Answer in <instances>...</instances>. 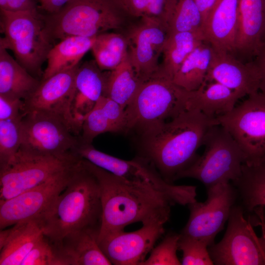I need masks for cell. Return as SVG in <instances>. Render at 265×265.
Here are the masks:
<instances>
[{
    "label": "cell",
    "instance_id": "6da1fadb",
    "mask_svg": "<svg viewBox=\"0 0 265 265\" xmlns=\"http://www.w3.org/2000/svg\"><path fill=\"white\" fill-rule=\"evenodd\" d=\"M218 125L196 109H186L169 120L149 128L139 135V157L152 164L168 183L180 175L198 158L196 152L210 129Z\"/></svg>",
    "mask_w": 265,
    "mask_h": 265
},
{
    "label": "cell",
    "instance_id": "7a4b0ae2",
    "mask_svg": "<svg viewBox=\"0 0 265 265\" xmlns=\"http://www.w3.org/2000/svg\"><path fill=\"white\" fill-rule=\"evenodd\" d=\"M96 177L100 188L102 221L98 239L124 230L131 224L158 223L169 220L171 207L168 197L152 188L127 181L82 159Z\"/></svg>",
    "mask_w": 265,
    "mask_h": 265
},
{
    "label": "cell",
    "instance_id": "3957f363",
    "mask_svg": "<svg viewBox=\"0 0 265 265\" xmlns=\"http://www.w3.org/2000/svg\"><path fill=\"white\" fill-rule=\"evenodd\" d=\"M43 233L52 239L86 228H101L102 206L98 181L81 158L49 212L40 219Z\"/></svg>",
    "mask_w": 265,
    "mask_h": 265
},
{
    "label": "cell",
    "instance_id": "277c9868",
    "mask_svg": "<svg viewBox=\"0 0 265 265\" xmlns=\"http://www.w3.org/2000/svg\"><path fill=\"white\" fill-rule=\"evenodd\" d=\"M43 15L53 42L70 36L92 37L118 29L128 17L114 0H75L56 13Z\"/></svg>",
    "mask_w": 265,
    "mask_h": 265
},
{
    "label": "cell",
    "instance_id": "5b68a950",
    "mask_svg": "<svg viewBox=\"0 0 265 265\" xmlns=\"http://www.w3.org/2000/svg\"><path fill=\"white\" fill-rule=\"evenodd\" d=\"M0 45L11 50L16 60L35 77H41L43 64L53 47L43 15L36 11L10 12L0 9Z\"/></svg>",
    "mask_w": 265,
    "mask_h": 265
},
{
    "label": "cell",
    "instance_id": "8992f818",
    "mask_svg": "<svg viewBox=\"0 0 265 265\" xmlns=\"http://www.w3.org/2000/svg\"><path fill=\"white\" fill-rule=\"evenodd\" d=\"M187 91L159 72L143 81L125 108V133L138 134L186 109Z\"/></svg>",
    "mask_w": 265,
    "mask_h": 265
},
{
    "label": "cell",
    "instance_id": "52a82bcc",
    "mask_svg": "<svg viewBox=\"0 0 265 265\" xmlns=\"http://www.w3.org/2000/svg\"><path fill=\"white\" fill-rule=\"evenodd\" d=\"M203 154L180 176L202 183L206 187L230 183L240 175L245 156L228 132L220 125L212 127L206 136Z\"/></svg>",
    "mask_w": 265,
    "mask_h": 265
},
{
    "label": "cell",
    "instance_id": "ba28073f",
    "mask_svg": "<svg viewBox=\"0 0 265 265\" xmlns=\"http://www.w3.org/2000/svg\"><path fill=\"white\" fill-rule=\"evenodd\" d=\"M79 154L82 159L116 176L152 188L168 197L174 205L185 206L196 200V186L168 183L152 164L139 156L130 160L123 159L97 150L92 144L82 145Z\"/></svg>",
    "mask_w": 265,
    "mask_h": 265
},
{
    "label": "cell",
    "instance_id": "9c48e42d",
    "mask_svg": "<svg viewBox=\"0 0 265 265\" xmlns=\"http://www.w3.org/2000/svg\"><path fill=\"white\" fill-rule=\"evenodd\" d=\"M263 212L262 210L257 213L262 226V235L259 237L250 218H245L241 206H233L223 238L209 246L214 264L265 265V217Z\"/></svg>",
    "mask_w": 265,
    "mask_h": 265
},
{
    "label": "cell",
    "instance_id": "30bf717a",
    "mask_svg": "<svg viewBox=\"0 0 265 265\" xmlns=\"http://www.w3.org/2000/svg\"><path fill=\"white\" fill-rule=\"evenodd\" d=\"M81 158L68 159L19 149L0 168V201L16 196L62 173Z\"/></svg>",
    "mask_w": 265,
    "mask_h": 265
},
{
    "label": "cell",
    "instance_id": "8fae6325",
    "mask_svg": "<svg viewBox=\"0 0 265 265\" xmlns=\"http://www.w3.org/2000/svg\"><path fill=\"white\" fill-rule=\"evenodd\" d=\"M247 96L232 110L216 118L243 152L244 163L252 164L265 157V94L259 91Z\"/></svg>",
    "mask_w": 265,
    "mask_h": 265
},
{
    "label": "cell",
    "instance_id": "7c38bea8",
    "mask_svg": "<svg viewBox=\"0 0 265 265\" xmlns=\"http://www.w3.org/2000/svg\"><path fill=\"white\" fill-rule=\"evenodd\" d=\"M20 149L32 153L74 159L80 144V136L75 134L62 121L54 117L36 112L25 114L21 121Z\"/></svg>",
    "mask_w": 265,
    "mask_h": 265
},
{
    "label": "cell",
    "instance_id": "4fadbf2b",
    "mask_svg": "<svg viewBox=\"0 0 265 265\" xmlns=\"http://www.w3.org/2000/svg\"><path fill=\"white\" fill-rule=\"evenodd\" d=\"M207 189V199L204 202L196 200L188 205L189 217L180 234L202 240L210 246L228 220L238 193L230 183Z\"/></svg>",
    "mask_w": 265,
    "mask_h": 265
},
{
    "label": "cell",
    "instance_id": "5bb4252c",
    "mask_svg": "<svg viewBox=\"0 0 265 265\" xmlns=\"http://www.w3.org/2000/svg\"><path fill=\"white\" fill-rule=\"evenodd\" d=\"M78 161L45 183L10 199L0 201V230L20 222L41 219L66 186Z\"/></svg>",
    "mask_w": 265,
    "mask_h": 265
},
{
    "label": "cell",
    "instance_id": "9a60e30c",
    "mask_svg": "<svg viewBox=\"0 0 265 265\" xmlns=\"http://www.w3.org/2000/svg\"><path fill=\"white\" fill-rule=\"evenodd\" d=\"M79 66L41 80L36 90L24 100L25 114L36 112L54 117L80 136V132L72 112L76 91L75 77Z\"/></svg>",
    "mask_w": 265,
    "mask_h": 265
},
{
    "label": "cell",
    "instance_id": "2e32d148",
    "mask_svg": "<svg viewBox=\"0 0 265 265\" xmlns=\"http://www.w3.org/2000/svg\"><path fill=\"white\" fill-rule=\"evenodd\" d=\"M169 34L162 22L157 19L141 18L129 28L125 35L127 53L142 82L159 72V58Z\"/></svg>",
    "mask_w": 265,
    "mask_h": 265
},
{
    "label": "cell",
    "instance_id": "e0dca14e",
    "mask_svg": "<svg viewBox=\"0 0 265 265\" xmlns=\"http://www.w3.org/2000/svg\"><path fill=\"white\" fill-rule=\"evenodd\" d=\"M164 225L145 224L134 231L111 233L99 238V245L112 265H140L164 234Z\"/></svg>",
    "mask_w": 265,
    "mask_h": 265
},
{
    "label": "cell",
    "instance_id": "ac0fdd59",
    "mask_svg": "<svg viewBox=\"0 0 265 265\" xmlns=\"http://www.w3.org/2000/svg\"><path fill=\"white\" fill-rule=\"evenodd\" d=\"M205 80L218 82L242 97L260 91V74L254 60L244 63L231 53L214 49Z\"/></svg>",
    "mask_w": 265,
    "mask_h": 265
},
{
    "label": "cell",
    "instance_id": "d6986e66",
    "mask_svg": "<svg viewBox=\"0 0 265 265\" xmlns=\"http://www.w3.org/2000/svg\"><path fill=\"white\" fill-rule=\"evenodd\" d=\"M265 0H239L235 53L254 58L265 47Z\"/></svg>",
    "mask_w": 265,
    "mask_h": 265
},
{
    "label": "cell",
    "instance_id": "ffe728a7",
    "mask_svg": "<svg viewBox=\"0 0 265 265\" xmlns=\"http://www.w3.org/2000/svg\"><path fill=\"white\" fill-rule=\"evenodd\" d=\"M107 75L108 71L101 70L95 60L86 61L77 69L72 112L80 132L84 117L101 97L106 96Z\"/></svg>",
    "mask_w": 265,
    "mask_h": 265
},
{
    "label": "cell",
    "instance_id": "44dd1931",
    "mask_svg": "<svg viewBox=\"0 0 265 265\" xmlns=\"http://www.w3.org/2000/svg\"><path fill=\"white\" fill-rule=\"evenodd\" d=\"M239 0H219L206 21V42L216 50L235 53Z\"/></svg>",
    "mask_w": 265,
    "mask_h": 265
},
{
    "label": "cell",
    "instance_id": "7402d4cb",
    "mask_svg": "<svg viewBox=\"0 0 265 265\" xmlns=\"http://www.w3.org/2000/svg\"><path fill=\"white\" fill-rule=\"evenodd\" d=\"M100 230L83 228L69 233L56 240L67 265H112L99 246Z\"/></svg>",
    "mask_w": 265,
    "mask_h": 265
},
{
    "label": "cell",
    "instance_id": "603a6c76",
    "mask_svg": "<svg viewBox=\"0 0 265 265\" xmlns=\"http://www.w3.org/2000/svg\"><path fill=\"white\" fill-rule=\"evenodd\" d=\"M0 232V265H21L43 235L40 218L18 222Z\"/></svg>",
    "mask_w": 265,
    "mask_h": 265
},
{
    "label": "cell",
    "instance_id": "cb8c5ba5",
    "mask_svg": "<svg viewBox=\"0 0 265 265\" xmlns=\"http://www.w3.org/2000/svg\"><path fill=\"white\" fill-rule=\"evenodd\" d=\"M242 97L218 82L205 80L197 89L187 91L186 109L198 110L208 117L216 118L232 110Z\"/></svg>",
    "mask_w": 265,
    "mask_h": 265
},
{
    "label": "cell",
    "instance_id": "d4e9b609",
    "mask_svg": "<svg viewBox=\"0 0 265 265\" xmlns=\"http://www.w3.org/2000/svg\"><path fill=\"white\" fill-rule=\"evenodd\" d=\"M40 82L0 45V95L25 100Z\"/></svg>",
    "mask_w": 265,
    "mask_h": 265
},
{
    "label": "cell",
    "instance_id": "484cf974",
    "mask_svg": "<svg viewBox=\"0 0 265 265\" xmlns=\"http://www.w3.org/2000/svg\"><path fill=\"white\" fill-rule=\"evenodd\" d=\"M96 38V36H70L59 41L48 53L41 80L78 67L83 56L91 49Z\"/></svg>",
    "mask_w": 265,
    "mask_h": 265
},
{
    "label": "cell",
    "instance_id": "4316f807",
    "mask_svg": "<svg viewBox=\"0 0 265 265\" xmlns=\"http://www.w3.org/2000/svg\"><path fill=\"white\" fill-rule=\"evenodd\" d=\"M205 41L202 31L178 32L169 34L158 72L172 80L184 60Z\"/></svg>",
    "mask_w": 265,
    "mask_h": 265
},
{
    "label": "cell",
    "instance_id": "83f0119b",
    "mask_svg": "<svg viewBox=\"0 0 265 265\" xmlns=\"http://www.w3.org/2000/svg\"><path fill=\"white\" fill-rule=\"evenodd\" d=\"M243 205L252 212L265 207V157L256 163H243L240 176L233 182Z\"/></svg>",
    "mask_w": 265,
    "mask_h": 265
},
{
    "label": "cell",
    "instance_id": "f1b7e54d",
    "mask_svg": "<svg viewBox=\"0 0 265 265\" xmlns=\"http://www.w3.org/2000/svg\"><path fill=\"white\" fill-rule=\"evenodd\" d=\"M213 48L206 41L196 47L184 60L172 81L188 91L199 88L204 82Z\"/></svg>",
    "mask_w": 265,
    "mask_h": 265
},
{
    "label": "cell",
    "instance_id": "f546056e",
    "mask_svg": "<svg viewBox=\"0 0 265 265\" xmlns=\"http://www.w3.org/2000/svg\"><path fill=\"white\" fill-rule=\"evenodd\" d=\"M162 23L169 34L203 32V20L195 0H167Z\"/></svg>",
    "mask_w": 265,
    "mask_h": 265
},
{
    "label": "cell",
    "instance_id": "4dcf8cb0",
    "mask_svg": "<svg viewBox=\"0 0 265 265\" xmlns=\"http://www.w3.org/2000/svg\"><path fill=\"white\" fill-rule=\"evenodd\" d=\"M141 82L127 53L116 68L108 71L106 96L115 101L125 109L133 99Z\"/></svg>",
    "mask_w": 265,
    "mask_h": 265
},
{
    "label": "cell",
    "instance_id": "1f68e13d",
    "mask_svg": "<svg viewBox=\"0 0 265 265\" xmlns=\"http://www.w3.org/2000/svg\"><path fill=\"white\" fill-rule=\"evenodd\" d=\"M125 35L117 33H103L96 36L91 51L99 68L110 71L116 68L127 54Z\"/></svg>",
    "mask_w": 265,
    "mask_h": 265
},
{
    "label": "cell",
    "instance_id": "d6a6232c",
    "mask_svg": "<svg viewBox=\"0 0 265 265\" xmlns=\"http://www.w3.org/2000/svg\"><path fill=\"white\" fill-rule=\"evenodd\" d=\"M21 265H67L57 242L43 233Z\"/></svg>",
    "mask_w": 265,
    "mask_h": 265
},
{
    "label": "cell",
    "instance_id": "836d02e7",
    "mask_svg": "<svg viewBox=\"0 0 265 265\" xmlns=\"http://www.w3.org/2000/svg\"><path fill=\"white\" fill-rule=\"evenodd\" d=\"M22 119L0 120V168L7 164L20 148Z\"/></svg>",
    "mask_w": 265,
    "mask_h": 265
},
{
    "label": "cell",
    "instance_id": "e575fe53",
    "mask_svg": "<svg viewBox=\"0 0 265 265\" xmlns=\"http://www.w3.org/2000/svg\"><path fill=\"white\" fill-rule=\"evenodd\" d=\"M108 132H114L112 126L102 107L97 101L84 118L80 134V141L83 143L91 144L96 136Z\"/></svg>",
    "mask_w": 265,
    "mask_h": 265
},
{
    "label": "cell",
    "instance_id": "d590c367",
    "mask_svg": "<svg viewBox=\"0 0 265 265\" xmlns=\"http://www.w3.org/2000/svg\"><path fill=\"white\" fill-rule=\"evenodd\" d=\"M180 238V234L171 233L166 235L140 265H182L177 255Z\"/></svg>",
    "mask_w": 265,
    "mask_h": 265
},
{
    "label": "cell",
    "instance_id": "8d00e7d4",
    "mask_svg": "<svg viewBox=\"0 0 265 265\" xmlns=\"http://www.w3.org/2000/svg\"><path fill=\"white\" fill-rule=\"evenodd\" d=\"M167 0H114L128 16L157 19L162 22Z\"/></svg>",
    "mask_w": 265,
    "mask_h": 265
},
{
    "label": "cell",
    "instance_id": "74e56055",
    "mask_svg": "<svg viewBox=\"0 0 265 265\" xmlns=\"http://www.w3.org/2000/svg\"><path fill=\"white\" fill-rule=\"evenodd\" d=\"M208 247V245L202 240L180 234L178 249L183 253L182 265H213Z\"/></svg>",
    "mask_w": 265,
    "mask_h": 265
},
{
    "label": "cell",
    "instance_id": "f35d334b",
    "mask_svg": "<svg viewBox=\"0 0 265 265\" xmlns=\"http://www.w3.org/2000/svg\"><path fill=\"white\" fill-rule=\"evenodd\" d=\"M97 101L107 116L114 132H125V109L119 104L107 96H102Z\"/></svg>",
    "mask_w": 265,
    "mask_h": 265
},
{
    "label": "cell",
    "instance_id": "ab89813d",
    "mask_svg": "<svg viewBox=\"0 0 265 265\" xmlns=\"http://www.w3.org/2000/svg\"><path fill=\"white\" fill-rule=\"evenodd\" d=\"M24 101L0 95V120L23 118Z\"/></svg>",
    "mask_w": 265,
    "mask_h": 265
},
{
    "label": "cell",
    "instance_id": "60d3db41",
    "mask_svg": "<svg viewBox=\"0 0 265 265\" xmlns=\"http://www.w3.org/2000/svg\"><path fill=\"white\" fill-rule=\"evenodd\" d=\"M0 9L10 12L38 10L34 0H0Z\"/></svg>",
    "mask_w": 265,
    "mask_h": 265
},
{
    "label": "cell",
    "instance_id": "b9f144b4",
    "mask_svg": "<svg viewBox=\"0 0 265 265\" xmlns=\"http://www.w3.org/2000/svg\"><path fill=\"white\" fill-rule=\"evenodd\" d=\"M75 0H41L39 10H42L45 14L56 13Z\"/></svg>",
    "mask_w": 265,
    "mask_h": 265
},
{
    "label": "cell",
    "instance_id": "7bdbcfd3",
    "mask_svg": "<svg viewBox=\"0 0 265 265\" xmlns=\"http://www.w3.org/2000/svg\"><path fill=\"white\" fill-rule=\"evenodd\" d=\"M254 61L260 74V91L265 94V47L255 57Z\"/></svg>",
    "mask_w": 265,
    "mask_h": 265
},
{
    "label": "cell",
    "instance_id": "ee69618b",
    "mask_svg": "<svg viewBox=\"0 0 265 265\" xmlns=\"http://www.w3.org/2000/svg\"><path fill=\"white\" fill-rule=\"evenodd\" d=\"M219 0H195L197 6L202 15L204 26L209 16L218 2Z\"/></svg>",
    "mask_w": 265,
    "mask_h": 265
},
{
    "label": "cell",
    "instance_id": "f6af8a7d",
    "mask_svg": "<svg viewBox=\"0 0 265 265\" xmlns=\"http://www.w3.org/2000/svg\"><path fill=\"white\" fill-rule=\"evenodd\" d=\"M264 44L265 46V34H264Z\"/></svg>",
    "mask_w": 265,
    "mask_h": 265
},
{
    "label": "cell",
    "instance_id": "bcb514c9",
    "mask_svg": "<svg viewBox=\"0 0 265 265\" xmlns=\"http://www.w3.org/2000/svg\"><path fill=\"white\" fill-rule=\"evenodd\" d=\"M36 0L38 1V2H39L41 0Z\"/></svg>",
    "mask_w": 265,
    "mask_h": 265
}]
</instances>
